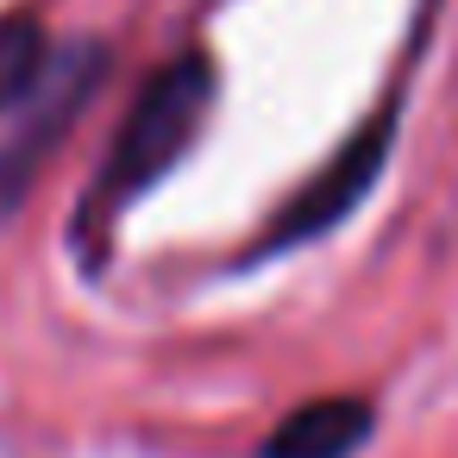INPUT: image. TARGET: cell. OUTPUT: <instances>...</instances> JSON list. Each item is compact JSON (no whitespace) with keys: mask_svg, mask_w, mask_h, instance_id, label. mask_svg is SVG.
I'll return each instance as SVG.
<instances>
[{"mask_svg":"<svg viewBox=\"0 0 458 458\" xmlns=\"http://www.w3.org/2000/svg\"><path fill=\"white\" fill-rule=\"evenodd\" d=\"M370 420H377V414H370L364 395H320V402L295 408V414L270 433L264 458H352V452L364 445Z\"/></svg>","mask_w":458,"mask_h":458,"instance_id":"cell-3","label":"cell"},{"mask_svg":"<svg viewBox=\"0 0 458 458\" xmlns=\"http://www.w3.org/2000/svg\"><path fill=\"white\" fill-rule=\"evenodd\" d=\"M45 76V32L38 20H0V107H20L26 89Z\"/></svg>","mask_w":458,"mask_h":458,"instance_id":"cell-4","label":"cell"},{"mask_svg":"<svg viewBox=\"0 0 458 458\" xmlns=\"http://www.w3.org/2000/svg\"><path fill=\"white\" fill-rule=\"evenodd\" d=\"M383 151H389V114L377 120V126H364L333 164H327V176L320 182H308L301 189V201L289 208V220L276 226V245H289V239H301V233H314V226H333V220H345L352 208H358V195H370V176L383 170Z\"/></svg>","mask_w":458,"mask_h":458,"instance_id":"cell-2","label":"cell"},{"mask_svg":"<svg viewBox=\"0 0 458 458\" xmlns=\"http://www.w3.org/2000/svg\"><path fill=\"white\" fill-rule=\"evenodd\" d=\"M208 107H214V64H208L201 51L170 57V64L139 89L132 114L120 120V139H114V157H107V170H101V182H95V201H101V208H120V201L145 195V189L195 145Z\"/></svg>","mask_w":458,"mask_h":458,"instance_id":"cell-1","label":"cell"}]
</instances>
